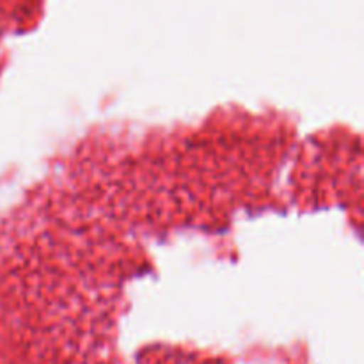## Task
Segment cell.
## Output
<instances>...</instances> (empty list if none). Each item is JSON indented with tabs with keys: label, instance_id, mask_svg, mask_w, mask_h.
Here are the masks:
<instances>
[]
</instances>
